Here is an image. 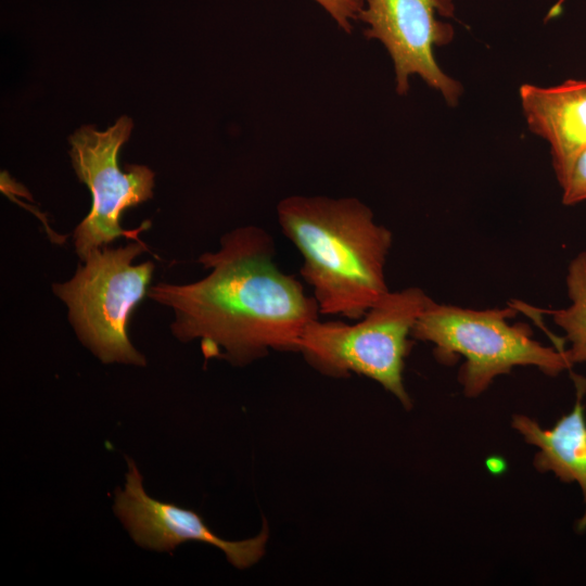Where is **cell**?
I'll return each mask as SVG.
<instances>
[{"label":"cell","instance_id":"6da1fadb","mask_svg":"<svg viewBox=\"0 0 586 586\" xmlns=\"http://www.w3.org/2000/svg\"><path fill=\"white\" fill-rule=\"evenodd\" d=\"M275 242L256 226L226 233L220 249L198 259L211 272L183 285L160 283L149 291L175 313L171 330L183 342L201 339L206 358L245 366L269 349L298 352L304 329L319 308L293 276L273 262Z\"/></svg>","mask_w":586,"mask_h":586},{"label":"cell","instance_id":"7a4b0ae2","mask_svg":"<svg viewBox=\"0 0 586 586\" xmlns=\"http://www.w3.org/2000/svg\"><path fill=\"white\" fill-rule=\"evenodd\" d=\"M282 233L303 257L320 315L361 319L388 292L392 232L356 198L291 195L277 205Z\"/></svg>","mask_w":586,"mask_h":586},{"label":"cell","instance_id":"3957f363","mask_svg":"<svg viewBox=\"0 0 586 586\" xmlns=\"http://www.w3.org/2000/svg\"><path fill=\"white\" fill-rule=\"evenodd\" d=\"M517 309L474 310L430 301L417 319L411 336L434 344V355L443 364L457 356L466 361L459 382L469 397L479 396L493 380L515 366H534L548 375L572 368L565 351L544 346L532 339L524 323L509 324Z\"/></svg>","mask_w":586,"mask_h":586},{"label":"cell","instance_id":"277c9868","mask_svg":"<svg viewBox=\"0 0 586 586\" xmlns=\"http://www.w3.org/2000/svg\"><path fill=\"white\" fill-rule=\"evenodd\" d=\"M431 298L419 288L388 292L354 324L311 321L298 352L318 372L333 378L357 373L391 392L406 409L412 406L403 383L412 328Z\"/></svg>","mask_w":586,"mask_h":586},{"label":"cell","instance_id":"5b68a950","mask_svg":"<svg viewBox=\"0 0 586 586\" xmlns=\"http://www.w3.org/2000/svg\"><path fill=\"white\" fill-rule=\"evenodd\" d=\"M144 250L140 241L93 250L69 281L53 285L78 337L104 364L145 365L127 333L130 314L145 295L154 269L151 262L131 264Z\"/></svg>","mask_w":586,"mask_h":586},{"label":"cell","instance_id":"8992f818","mask_svg":"<svg viewBox=\"0 0 586 586\" xmlns=\"http://www.w3.org/2000/svg\"><path fill=\"white\" fill-rule=\"evenodd\" d=\"M131 129L132 120L122 116L104 131L82 126L69 138L73 167L92 196L90 213L74 232L76 252L82 260L120 235L140 241L137 233L150 226L145 221L131 231L120 227L125 209L153 196L154 173L150 168L128 165L123 171L118 166L119 150Z\"/></svg>","mask_w":586,"mask_h":586},{"label":"cell","instance_id":"52a82bcc","mask_svg":"<svg viewBox=\"0 0 586 586\" xmlns=\"http://www.w3.org/2000/svg\"><path fill=\"white\" fill-rule=\"evenodd\" d=\"M454 0H365L358 20L366 24L365 36L378 40L390 54L396 91L406 94L409 79L418 75L456 105L461 85L438 66L434 49L449 43L454 28L440 17H453Z\"/></svg>","mask_w":586,"mask_h":586},{"label":"cell","instance_id":"ba28073f","mask_svg":"<svg viewBox=\"0 0 586 586\" xmlns=\"http://www.w3.org/2000/svg\"><path fill=\"white\" fill-rule=\"evenodd\" d=\"M126 459V483L115 491L113 510L138 546L169 552L184 542L207 543L222 550L237 569L250 568L262 559L268 540L266 522L253 538L225 540L195 511L149 496L137 464L129 457Z\"/></svg>","mask_w":586,"mask_h":586},{"label":"cell","instance_id":"9c48e42d","mask_svg":"<svg viewBox=\"0 0 586 586\" xmlns=\"http://www.w3.org/2000/svg\"><path fill=\"white\" fill-rule=\"evenodd\" d=\"M520 99L528 128L549 143L559 177L586 146V80L552 87L524 84Z\"/></svg>","mask_w":586,"mask_h":586},{"label":"cell","instance_id":"30bf717a","mask_svg":"<svg viewBox=\"0 0 586 586\" xmlns=\"http://www.w3.org/2000/svg\"><path fill=\"white\" fill-rule=\"evenodd\" d=\"M576 400L573 409L563 415L550 429H543L535 420L523 415L512 418V428L527 444L538 447L534 466L540 472H552L560 481L575 482L584 501V513L577 521V531L586 530V417L583 403L586 379L573 377Z\"/></svg>","mask_w":586,"mask_h":586},{"label":"cell","instance_id":"8fae6325","mask_svg":"<svg viewBox=\"0 0 586 586\" xmlns=\"http://www.w3.org/2000/svg\"><path fill=\"white\" fill-rule=\"evenodd\" d=\"M571 304L562 309L549 310L553 321L565 332L570 346L565 355L571 365L586 362V251L570 263L566 275Z\"/></svg>","mask_w":586,"mask_h":586},{"label":"cell","instance_id":"7c38bea8","mask_svg":"<svg viewBox=\"0 0 586 586\" xmlns=\"http://www.w3.org/2000/svg\"><path fill=\"white\" fill-rule=\"evenodd\" d=\"M557 178L562 188L563 204L573 205L586 201V146Z\"/></svg>","mask_w":586,"mask_h":586},{"label":"cell","instance_id":"4fadbf2b","mask_svg":"<svg viewBox=\"0 0 586 586\" xmlns=\"http://www.w3.org/2000/svg\"><path fill=\"white\" fill-rule=\"evenodd\" d=\"M345 33H351L358 21L365 0H314Z\"/></svg>","mask_w":586,"mask_h":586}]
</instances>
